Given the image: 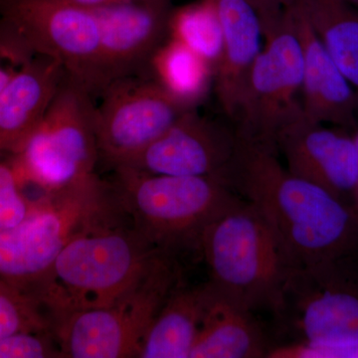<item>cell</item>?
<instances>
[{
  "mask_svg": "<svg viewBox=\"0 0 358 358\" xmlns=\"http://www.w3.org/2000/svg\"><path fill=\"white\" fill-rule=\"evenodd\" d=\"M52 331L36 301L0 279V338L20 331Z\"/></svg>",
  "mask_w": 358,
  "mask_h": 358,
  "instance_id": "603a6c76",
  "label": "cell"
},
{
  "mask_svg": "<svg viewBox=\"0 0 358 358\" xmlns=\"http://www.w3.org/2000/svg\"><path fill=\"white\" fill-rule=\"evenodd\" d=\"M199 251L216 294L252 313L277 312L294 267L250 202L240 197L214 219L202 234Z\"/></svg>",
  "mask_w": 358,
  "mask_h": 358,
  "instance_id": "277c9868",
  "label": "cell"
},
{
  "mask_svg": "<svg viewBox=\"0 0 358 358\" xmlns=\"http://www.w3.org/2000/svg\"><path fill=\"white\" fill-rule=\"evenodd\" d=\"M2 26L32 55L55 59L90 93H102L101 31L93 9L65 0H0Z\"/></svg>",
  "mask_w": 358,
  "mask_h": 358,
  "instance_id": "9c48e42d",
  "label": "cell"
},
{
  "mask_svg": "<svg viewBox=\"0 0 358 358\" xmlns=\"http://www.w3.org/2000/svg\"><path fill=\"white\" fill-rule=\"evenodd\" d=\"M236 143L234 127L229 128L200 115L192 108L121 167L166 176L220 178L234 155Z\"/></svg>",
  "mask_w": 358,
  "mask_h": 358,
  "instance_id": "4fadbf2b",
  "label": "cell"
},
{
  "mask_svg": "<svg viewBox=\"0 0 358 358\" xmlns=\"http://www.w3.org/2000/svg\"><path fill=\"white\" fill-rule=\"evenodd\" d=\"M66 74L59 61L41 55L16 71L0 96V155L13 152L38 124Z\"/></svg>",
  "mask_w": 358,
  "mask_h": 358,
  "instance_id": "e0dca14e",
  "label": "cell"
},
{
  "mask_svg": "<svg viewBox=\"0 0 358 358\" xmlns=\"http://www.w3.org/2000/svg\"><path fill=\"white\" fill-rule=\"evenodd\" d=\"M128 218L114 186L96 173L43 193L22 222L0 232V279L30 296L71 242Z\"/></svg>",
  "mask_w": 358,
  "mask_h": 358,
  "instance_id": "3957f363",
  "label": "cell"
},
{
  "mask_svg": "<svg viewBox=\"0 0 358 358\" xmlns=\"http://www.w3.org/2000/svg\"><path fill=\"white\" fill-rule=\"evenodd\" d=\"M353 138H355V143H357L358 152V131ZM353 206H355V208L357 209V211L358 212V183L357 189H355V195H353Z\"/></svg>",
  "mask_w": 358,
  "mask_h": 358,
  "instance_id": "f1b7e54d",
  "label": "cell"
},
{
  "mask_svg": "<svg viewBox=\"0 0 358 358\" xmlns=\"http://www.w3.org/2000/svg\"><path fill=\"white\" fill-rule=\"evenodd\" d=\"M150 64L157 81L190 107L204 96L214 77V70L206 61L173 38L155 51Z\"/></svg>",
  "mask_w": 358,
  "mask_h": 358,
  "instance_id": "44dd1931",
  "label": "cell"
},
{
  "mask_svg": "<svg viewBox=\"0 0 358 358\" xmlns=\"http://www.w3.org/2000/svg\"><path fill=\"white\" fill-rule=\"evenodd\" d=\"M212 292L189 358L268 357L273 346L268 345L254 313L226 300L213 289Z\"/></svg>",
  "mask_w": 358,
  "mask_h": 358,
  "instance_id": "d6986e66",
  "label": "cell"
},
{
  "mask_svg": "<svg viewBox=\"0 0 358 358\" xmlns=\"http://www.w3.org/2000/svg\"><path fill=\"white\" fill-rule=\"evenodd\" d=\"M34 199L23 192L9 160L1 159L0 155V232L22 222L31 210Z\"/></svg>",
  "mask_w": 358,
  "mask_h": 358,
  "instance_id": "cb8c5ba5",
  "label": "cell"
},
{
  "mask_svg": "<svg viewBox=\"0 0 358 358\" xmlns=\"http://www.w3.org/2000/svg\"><path fill=\"white\" fill-rule=\"evenodd\" d=\"M268 357H358V346L341 350H322L289 343L286 345L274 346L268 353Z\"/></svg>",
  "mask_w": 358,
  "mask_h": 358,
  "instance_id": "484cf974",
  "label": "cell"
},
{
  "mask_svg": "<svg viewBox=\"0 0 358 358\" xmlns=\"http://www.w3.org/2000/svg\"><path fill=\"white\" fill-rule=\"evenodd\" d=\"M346 1L350 2V3L358 10V0H346Z\"/></svg>",
  "mask_w": 358,
  "mask_h": 358,
  "instance_id": "f546056e",
  "label": "cell"
},
{
  "mask_svg": "<svg viewBox=\"0 0 358 358\" xmlns=\"http://www.w3.org/2000/svg\"><path fill=\"white\" fill-rule=\"evenodd\" d=\"M92 94L66 74L41 121L9 154L22 189L55 192L95 173L99 159Z\"/></svg>",
  "mask_w": 358,
  "mask_h": 358,
  "instance_id": "8992f818",
  "label": "cell"
},
{
  "mask_svg": "<svg viewBox=\"0 0 358 358\" xmlns=\"http://www.w3.org/2000/svg\"><path fill=\"white\" fill-rule=\"evenodd\" d=\"M164 254L131 221L106 226L71 242L30 296L51 324L74 313L109 307L133 289Z\"/></svg>",
  "mask_w": 358,
  "mask_h": 358,
  "instance_id": "7a4b0ae2",
  "label": "cell"
},
{
  "mask_svg": "<svg viewBox=\"0 0 358 358\" xmlns=\"http://www.w3.org/2000/svg\"><path fill=\"white\" fill-rule=\"evenodd\" d=\"M114 186L124 213L154 248L176 257L199 251L207 226L240 199L215 176L154 174L115 169Z\"/></svg>",
  "mask_w": 358,
  "mask_h": 358,
  "instance_id": "5b68a950",
  "label": "cell"
},
{
  "mask_svg": "<svg viewBox=\"0 0 358 358\" xmlns=\"http://www.w3.org/2000/svg\"><path fill=\"white\" fill-rule=\"evenodd\" d=\"M221 180L267 221L293 267L358 259V212L294 176L275 148L240 138Z\"/></svg>",
  "mask_w": 358,
  "mask_h": 358,
  "instance_id": "6da1fadb",
  "label": "cell"
},
{
  "mask_svg": "<svg viewBox=\"0 0 358 358\" xmlns=\"http://www.w3.org/2000/svg\"><path fill=\"white\" fill-rule=\"evenodd\" d=\"M358 96V10L346 0H296Z\"/></svg>",
  "mask_w": 358,
  "mask_h": 358,
  "instance_id": "ffe728a7",
  "label": "cell"
},
{
  "mask_svg": "<svg viewBox=\"0 0 358 358\" xmlns=\"http://www.w3.org/2000/svg\"><path fill=\"white\" fill-rule=\"evenodd\" d=\"M65 1L70 2L75 6L84 7V8L96 9L121 2L122 0H65Z\"/></svg>",
  "mask_w": 358,
  "mask_h": 358,
  "instance_id": "83f0119b",
  "label": "cell"
},
{
  "mask_svg": "<svg viewBox=\"0 0 358 358\" xmlns=\"http://www.w3.org/2000/svg\"><path fill=\"white\" fill-rule=\"evenodd\" d=\"M357 260L292 268L274 313L291 343L322 350L358 346Z\"/></svg>",
  "mask_w": 358,
  "mask_h": 358,
  "instance_id": "ba28073f",
  "label": "cell"
},
{
  "mask_svg": "<svg viewBox=\"0 0 358 358\" xmlns=\"http://www.w3.org/2000/svg\"><path fill=\"white\" fill-rule=\"evenodd\" d=\"M217 13L223 51L214 72L217 100L233 121L252 67L263 48L262 21L247 0H206Z\"/></svg>",
  "mask_w": 358,
  "mask_h": 358,
  "instance_id": "2e32d148",
  "label": "cell"
},
{
  "mask_svg": "<svg viewBox=\"0 0 358 358\" xmlns=\"http://www.w3.org/2000/svg\"><path fill=\"white\" fill-rule=\"evenodd\" d=\"M178 284L176 257L164 254L113 305L74 313L52 322L62 357L140 358L150 324Z\"/></svg>",
  "mask_w": 358,
  "mask_h": 358,
  "instance_id": "52a82bcc",
  "label": "cell"
},
{
  "mask_svg": "<svg viewBox=\"0 0 358 358\" xmlns=\"http://www.w3.org/2000/svg\"><path fill=\"white\" fill-rule=\"evenodd\" d=\"M275 148L292 173L353 206L358 152L355 138L345 129L313 121L301 107L278 131Z\"/></svg>",
  "mask_w": 358,
  "mask_h": 358,
  "instance_id": "7c38bea8",
  "label": "cell"
},
{
  "mask_svg": "<svg viewBox=\"0 0 358 358\" xmlns=\"http://www.w3.org/2000/svg\"><path fill=\"white\" fill-rule=\"evenodd\" d=\"M264 41L232 122L240 138L275 148L278 131L301 107L303 52L286 9Z\"/></svg>",
  "mask_w": 358,
  "mask_h": 358,
  "instance_id": "30bf717a",
  "label": "cell"
},
{
  "mask_svg": "<svg viewBox=\"0 0 358 358\" xmlns=\"http://www.w3.org/2000/svg\"><path fill=\"white\" fill-rule=\"evenodd\" d=\"M102 94L95 114L99 159L114 169L129 164L192 109L157 80L124 78Z\"/></svg>",
  "mask_w": 358,
  "mask_h": 358,
  "instance_id": "8fae6325",
  "label": "cell"
},
{
  "mask_svg": "<svg viewBox=\"0 0 358 358\" xmlns=\"http://www.w3.org/2000/svg\"><path fill=\"white\" fill-rule=\"evenodd\" d=\"M101 31L102 92L150 63L169 33L166 0H122L93 9Z\"/></svg>",
  "mask_w": 358,
  "mask_h": 358,
  "instance_id": "5bb4252c",
  "label": "cell"
},
{
  "mask_svg": "<svg viewBox=\"0 0 358 358\" xmlns=\"http://www.w3.org/2000/svg\"><path fill=\"white\" fill-rule=\"evenodd\" d=\"M171 38L206 61L215 72L223 51V33L217 13L206 0L180 7L169 17Z\"/></svg>",
  "mask_w": 358,
  "mask_h": 358,
  "instance_id": "7402d4cb",
  "label": "cell"
},
{
  "mask_svg": "<svg viewBox=\"0 0 358 358\" xmlns=\"http://www.w3.org/2000/svg\"><path fill=\"white\" fill-rule=\"evenodd\" d=\"M212 294L208 282L176 285L145 334L140 358H189Z\"/></svg>",
  "mask_w": 358,
  "mask_h": 358,
  "instance_id": "ac0fdd59",
  "label": "cell"
},
{
  "mask_svg": "<svg viewBox=\"0 0 358 358\" xmlns=\"http://www.w3.org/2000/svg\"><path fill=\"white\" fill-rule=\"evenodd\" d=\"M62 357L53 331H20L0 338V358Z\"/></svg>",
  "mask_w": 358,
  "mask_h": 358,
  "instance_id": "d4e9b609",
  "label": "cell"
},
{
  "mask_svg": "<svg viewBox=\"0 0 358 358\" xmlns=\"http://www.w3.org/2000/svg\"><path fill=\"white\" fill-rule=\"evenodd\" d=\"M256 9L262 21L264 35L281 22L288 0H247Z\"/></svg>",
  "mask_w": 358,
  "mask_h": 358,
  "instance_id": "4316f807",
  "label": "cell"
},
{
  "mask_svg": "<svg viewBox=\"0 0 358 358\" xmlns=\"http://www.w3.org/2000/svg\"><path fill=\"white\" fill-rule=\"evenodd\" d=\"M286 14L303 52L301 110L315 122L345 129L357 126L358 96L327 51L296 0Z\"/></svg>",
  "mask_w": 358,
  "mask_h": 358,
  "instance_id": "9a60e30c",
  "label": "cell"
}]
</instances>
